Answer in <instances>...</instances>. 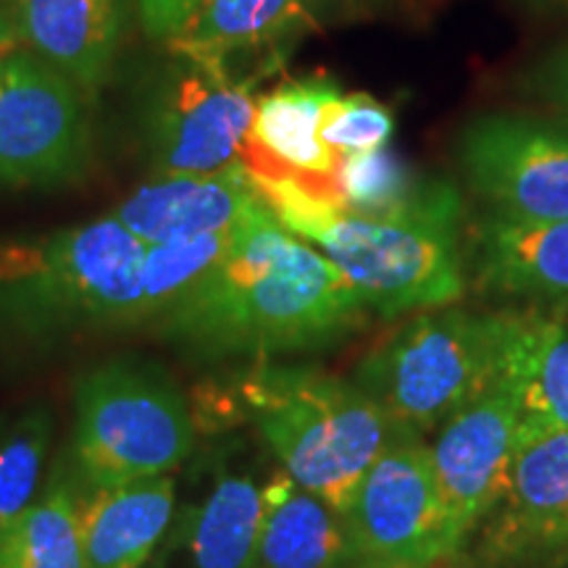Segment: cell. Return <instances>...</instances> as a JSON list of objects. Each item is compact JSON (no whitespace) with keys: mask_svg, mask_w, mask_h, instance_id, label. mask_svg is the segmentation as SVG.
Instances as JSON below:
<instances>
[{"mask_svg":"<svg viewBox=\"0 0 568 568\" xmlns=\"http://www.w3.org/2000/svg\"><path fill=\"white\" fill-rule=\"evenodd\" d=\"M142 258L145 245L113 213L0 240V332L45 339L145 326Z\"/></svg>","mask_w":568,"mask_h":568,"instance_id":"3957f363","label":"cell"},{"mask_svg":"<svg viewBox=\"0 0 568 568\" xmlns=\"http://www.w3.org/2000/svg\"><path fill=\"white\" fill-rule=\"evenodd\" d=\"M19 45L80 88L101 92L124 45L126 0H3Z\"/></svg>","mask_w":568,"mask_h":568,"instance_id":"9a60e30c","label":"cell"},{"mask_svg":"<svg viewBox=\"0 0 568 568\" xmlns=\"http://www.w3.org/2000/svg\"><path fill=\"white\" fill-rule=\"evenodd\" d=\"M500 376L521 410L518 439L568 432V324L510 316Z\"/></svg>","mask_w":568,"mask_h":568,"instance_id":"ffe728a7","label":"cell"},{"mask_svg":"<svg viewBox=\"0 0 568 568\" xmlns=\"http://www.w3.org/2000/svg\"><path fill=\"white\" fill-rule=\"evenodd\" d=\"M284 230L339 268L368 311L393 318L447 308L464 297L460 195L397 219L343 211L295 180L253 182Z\"/></svg>","mask_w":568,"mask_h":568,"instance_id":"7a4b0ae2","label":"cell"},{"mask_svg":"<svg viewBox=\"0 0 568 568\" xmlns=\"http://www.w3.org/2000/svg\"><path fill=\"white\" fill-rule=\"evenodd\" d=\"M539 84L548 92L550 101L556 103L560 111L568 113V51L556 55V59L545 67L542 77H539Z\"/></svg>","mask_w":568,"mask_h":568,"instance_id":"83f0119b","label":"cell"},{"mask_svg":"<svg viewBox=\"0 0 568 568\" xmlns=\"http://www.w3.org/2000/svg\"><path fill=\"white\" fill-rule=\"evenodd\" d=\"M176 485L172 474L88 487L80 493V535L88 568H140L172 527Z\"/></svg>","mask_w":568,"mask_h":568,"instance_id":"e0dca14e","label":"cell"},{"mask_svg":"<svg viewBox=\"0 0 568 568\" xmlns=\"http://www.w3.org/2000/svg\"><path fill=\"white\" fill-rule=\"evenodd\" d=\"M460 163L497 216L568 219V130L531 116L489 113L460 134Z\"/></svg>","mask_w":568,"mask_h":568,"instance_id":"8fae6325","label":"cell"},{"mask_svg":"<svg viewBox=\"0 0 568 568\" xmlns=\"http://www.w3.org/2000/svg\"><path fill=\"white\" fill-rule=\"evenodd\" d=\"M521 410L500 374L437 429L432 471L458 542L474 535L506 485L518 447Z\"/></svg>","mask_w":568,"mask_h":568,"instance_id":"7c38bea8","label":"cell"},{"mask_svg":"<svg viewBox=\"0 0 568 568\" xmlns=\"http://www.w3.org/2000/svg\"><path fill=\"white\" fill-rule=\"evenodd\" d=\"M337 193L343 211L372 219H397L435 209L458 195L447 182L426 180L393 148L343 155L337 166Z\"/></svg>","mask_w":568,"mask_h":568,"instance_id":"7402d4cb","label":"cell"},{"mask_svg":"<svg viewBox=\"0 0 568 568\" xmlns=\"http://www.w3.org/2000/svg\"><path fill=\"white\" fill-rule=\"evenodd\" d=\"M48 443L51 416L45 408H32L9 432H0V539L40 497Z\"/></svg>","mask_w":568,"mask_h":568,"instance_id":"d4e9b609","label":"cell"},{"mask_svg":"<svg viewBox=\"0 0 568 568\" xmlns=\"http://www.w3.org/2000/svg\"><path fill=\"white\" fill-rule=\"evenodd\" d=\"M510 314L424 311L361 361L355 385L410 437L435 432L500 374Z\"/></svg>","mask_w":568,"mask_h":568,"instance_id":"5b68a950","label":"cell"},{"mask_svg":"<svg viewBox=\"0 0 568 568\" xmlns=\"http://www.w3.org/2000/svg\"><path fill=\"white\" fill-rule=\"evenodd\" d=\"M566 6H568V0H566Z\"/></svg>","mask_w":568,"mask_h":568,"instance_id":"4dcf8cb0","label":"cell"},{"mask_svg":"<svg viewBox=\"0 0 568 568\" xmlns=\"http://www.w3.org/2000/svg\"><path fill=\"white\" fill-rule=\"evenodd\" d=\"M197 3L201 0H138V9L148 34L169 42L182 30Z\"/></svg>","mask_w":568,"mask_h":568,"instance_id":"4316f807","label":"cell"},{"mask_svg":"<svg viewBox=\"0 0 568 568\" xmlns=\"http://www.w3.org/2000/svg\"><path fill=\"white\" fill-rule=\"evenodd\" d=\"M395 134V113L366 92L339 95L324 116L322 140L339 159L387 148Z\"/></svg>","mask_w":568,"mask_h":568,"instance_id":"484cf974","label":"cell"},{"mask_svg":"<svg viewBox=\"0 0 568 568\" xmlns=\"http://www.w3.org/2000/svg\"><path fill=\"white\" fill-rule=\"evenodd\" d=\"M264 203L243 163L209 174L153 176L116 205L113 216L142 245L230 232Z\"/></svg>","mask_w":568,"mask_h":568,"instance_id":"2e32d148","label":"cell"},{"mask_svg":"<svg viewBox=\"0 0 568 568\" xmlns=\"http://www.w3.org/2000/svg\"><path fill=\"white\" fill-rule=\"evenodd\" d=\"M366 314L339 268L261 203L224 258L155 332L190 358H268L337 343Z\"/></svg>","mask_w":568,"mask_h":568,"instance_id":"6da1fadb","label":"cell"},{"mask_svg":"<svg viewBox=\"0 0 568 568\" xmlns=\"http://www.w3.org/2000/svg\"><path fill=\"white\" fill-rule=\"evenodd\" d=\"M264 518L266 485L245 474L222 477L180 516L166 568H255Z\"/></svg>","mask_w":568,"mask_h":568,"instance_id":"d6986e66","label":"cell"},{"mask_svg":"<svg viewBox=\"0 0 568 568\" xmlns=\"http://www.w3.org/2000/svg\"><path fill=\"white\" fill-rule=\"evenodd\" d=\"M237 226L230 232L145 245V258H142V318H145V326L159 324L184 295L193 293L211 274V268L232 247Z\"/></svg>","mask_w":568,"mask_h":568,"instance_id":"cb8c5ba5","label":"cell"},{"mask_svg":"<svg viewBox=\"0 0 568 568\" xmlns=\"http://www.w3.org/2000/svg\"><path fill=\"white\" fill-rule=\"evenodd\" d=\"M237 397L282 471L339 514L382 450L410 437L355 382L311 366H255Z\"/></svg>","mask_w":568,"mask_h":568,"instance_id":"277c9868","label":"cell"},{"mask_svg":"<svg viewBox=\"0 0 568 568\" xmlns=\"http://www.w3.org/2000/svg\"><path fill=\"white\" fill-rule=\"evenodd\" d=\"M314 24L311 0H201L166 48L174 59L255 88Z\"/></svg>","mask_w":568,"mask_h":568,"instance_id":"4fadbf2b","label":"cell"},{"mask_svg":"<svg viewBox=\"0 0 568 568\" xmlns=\"http://www.w3.org/2000/svg\"><path fill=\"white\" fill-rule=\"evenodd\" d=\"M19 38H17V30H13V21L9 17V11H6L3 0H0V61L6 59V55H11L13 51H19Z\"/></svg>","mask_w":568,"mask_h":568,"instance_id":"f1b7e54d","label":"cell"},{"mask_svg":"<svg viewBox=\"0 0 568 568\" xmlns=\"http://www.w3.org/2000/svg\"><path fill=\"white\" fill-rule=\"evenodd\" d=\"M0 568H88L80 489L63 468H55L34 506L0 539Z\"/></svg>","mask_w":568,"mask_h":568,"instance_id":"603a6c76","label":"cell"},{"mask_svg":"<svg viewBox=\"0 0 568 568\" xmlns=\"http://www.w3.org/2000/svg\"><path fill=\"white\" fill-rule=\"evenodd\" d=\"M311 3H314V11H316V6H318V9H335V6L358 3V0H311Z\"/></svg>","mask_w":568,"mask_h":568,"instance_id":"f546056e","label":"cell"},{"mask_svg":"<svg viewBox=\"0 0 568 568\" xmlns=\"http://www.w3.org/2000/svg\"><path fill=\"white\" fill-rule=\"evenodd\" d=\"M343 95L324 74L276 84L258 98L240 163L253 182L295 180L343 209L337 193L339 155L324 145L322 126L329 105Z\"/></svg>","mask_w":568,"mask_h":568,"instance_id":"5bb4252c","label":"cell"},{"mask_svg":"<svg viewBox=\"0 0 568 568\" xmlns=\"http://www.w3.org/2000/svg\"><path fill=\"white\" fill-rule=\"evenodd\" d=\"M355 568H443L464 545L432 471L429 445L397 437L374 460L345 510Z\"/></svg>","mask_w":568,"mask_h":568,"instance_id":"52a82bcc","label":"cell"},{"mask_svg":"<svg viewBox=\"0 0 568 568\" xmlns=\"http://www.w3.org/2000/svg\"><path fill=\"white\" fill-rule=\"evenodd\" d=\"M255 568H355L345 514L280 471L266 485Z\"/></svg>","mask_w":568,"mask_h":568,"instance_id":"44dd1931","label":"cell"},{"mask_svg":"<svg viewBox=\"0 0 568 568\" xmlns=\"http://www.w3.org/2000/svg\"><path fill=\"white\" fill-rule=\"evenodd\" d=\"M174 61L155 82L142 119L153 176L209 174L240 163L258 103L253 84Z\"/></svg>","mask_w":568,"mask_h":568,"instance_id":"9c48e42d","label":"cell"},{"mask_svg":"<svg viewBox=\"0 0 568 568\" xmlns=\"http://www.w3.org/2000/svg\"><path fill=\"white\" fill-rule=\"evenodd\" d=\"M468 542L479 568L568 564V432L518 439L503 493Z\"/></svg>","mask_w":568,"mask_h":568,"instance_id":"30bf717a","label":"cell"},{"mask_svg":"<svg viewBox=\"0 0 568 568\" xmlns=\"http://www.w3.org/2000/svg\"><path fill=\"white\" fill-rule=\"evenodd\" d=\"M88 95L24 48L0 61V190L77 180L90 163Z\"/></svg>","mask_w":568,"mask_h":568,"instance_id":"ba28073f","label":"cell"},{"mask_svg":"<svg viewBox=\"0 0 568 568\" xmlns=\"http://www.w3.org/2000/svg\"><path fill=\"white\" fill-rule=\"evenodd\" d=\"M193 445V414L161 366L116 358L77 385L74 456L88 487L172 474Z\"/></svg>","mask_w":568,"mask_h":568,"instance_id":"8992f818","label":"cell"},{"mask_svg":"<svg viewBox=\"0 0 568 568\" xmlns=\"http://www.w3.org/2000/svg\"><path fill=\"white\" fill-rule=\"evenodd\" d=\"M477 274L500 295L568 308V219L521 222L495 213L479 226Z\"/></svg>","mask_w":568,"mask_h":568,"instance_id":"ac0fdd59","label":"cell"}]
</instances>
